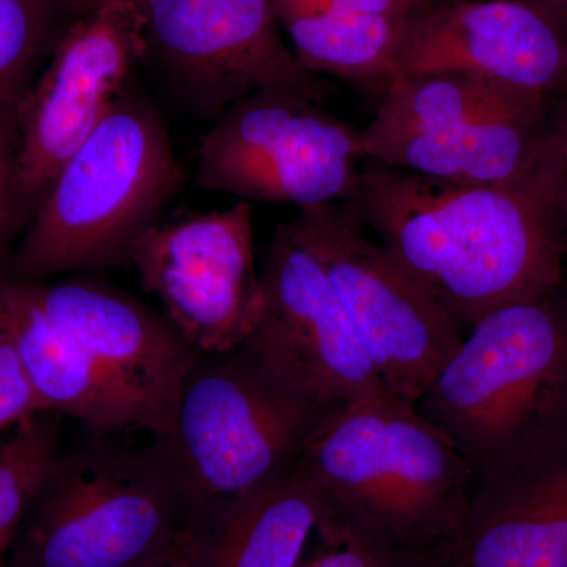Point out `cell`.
I'll list each match as a JSON object with an SVG mask.
<instances>
[{
	"label": "cell",
	"mask_w": 567,
	"mask_h": 567,
	"mask_svg": "<svg viewBox=\"0 0 567 567\" xmlns=\"http://www.w3.org/2000/svg\"><path fill=\"white\" fill-rule=\"evenodd\" d=\"M28 282L43 311L151 406L156 436L166 435L183 379L199 354L169 319L102 284Z\"/></svg>",
	"instance_id": "cell-15"
},
{
	"label": "cell",
	"mask_w": 567,
	"mask_h": 567,
	"mask_svg": "<svg viewBox=\"0 0 567 567\" xmlns=\"http://www.w3.org/2000/svg\"><path fill=\"white\" fill-rule=\"evenodd\" d=\"M548 145L555 163L558 208L567 226V112L558 121H551Z\"/></svg>",
	"instance_id": "cell-26"
},
{
	"label": "cell",
	"mask_w": 567,
	"mask_h": 567,
	"mask_svg": "<svg viewBox=\"0 0 567 567\" xmlns=\"http://www.w3.org/2000/svg\"><path fill=\"white\" fill-rule=\"evenodd\" d=\"M145 567H199V540H197L196 522L192 529L182 537L162 558Z\"/></svg>",
	"instance_id": "cell-27"
},
{
	"label": "cell",
	"mask_w": 567,
	"mask_h": 567,
	"mask_svg": "<svg viewBox=\"0 0 567 567\" xmlns=\"http://www.w3.org/2000/svg\"><path fill=\"white\" fill-rule=\"evenodd\" d=\"M416 409L456 446L475 487L567 434V282L473 324Z\"/></svg>",
	"instance_id": "cell-2"
},
{
	"label": "cell",
	"mask_w": 567,
	"mask_h": 567,
	"mask_svg": "<svg viewBox=\"0 0 567 567\" xmlns=\"http://www.w3.org/2000/svg\"><path fill=\"white\" fill-rule=\"evenodd\" d=\"M361 132L290 87H264L216 118L194 181L245 203L303 208L347 203L360 182Z\"/></svg>",
	"instance_id": "cell-8"
},
{
	"label": "cell",
	"mask_w": 567,
	"mask_h": 567,
	"mask_svg": "<svg viewBox=\"0 0 567 567\" xmlns=\"http://www.w3.org/2000/svg\"><path fill=\"white\" fill-rule=\"evenodd\" d=\"M338 406L287 385L241 347L199 353L159 439L173 446L207 507L248 494L297 465Z\"/></svg>",
	"instance_id": "cell-7"
},
{
	"label": "cell",
	"mask_w": 567,
	"mask_h": 567,
	"mask_svg": "<svg viewBox=\"0 0 567 567\" xmlns=\"http://www.w3.org/2000/svg\"><path fill=\"white\" fill-rule=\"evenodd\" d=\"M111 2H115V0H58L61 11H69L76 18L85 17ZM132 2L141 3L142 0H132Z\"/></svg>",
	"instance_id": "cell-28"
},
{
	"label": "cell",
	"mask_w": 567,
	"mask_h": 567,
	"mask_svg": "<svg viewBox=\"0 0 567 567\" xmlns=\"http://www.w3.org/2000/svg\"><path fill=\"white\" fill-rule=\"evenodd\" d=\"M297 465L322 503L319 527L415 546L457 544L475 491L456 446L395 394L339 405Z\"/></svg>",
	"instance_id": "cell-3"
},
{
	"label": "cell",
	"mask_w": 567,
	"mask_h": 567,
	"mask_svg": "<svg viewBox=\"0 0 567 567\" xmlns=\"http://www.w3.org/2000/svg\"><path fill=\"white\" fill-rule=\"evenodd\" d=\"M145 39L200 117L218 118L264 87L323 104L330 89L282 39L270 0H142Z\"/></svg>",
	"instance_id": "cell-11"
},
{
	"label": "cell",
	"mask_w": 567,
	"mask_h": 567,
	"mask_svg": "<svg viewBox=\"0 0 567 567\" xmlns=\"http://www.w3.org/2000/svg\"><path fill=\"white\" fill-rule=\"evenodd\" d=\"M567 28V0H528Z\"/></svg>",
	"instance_id": "cell-29"
},
{
	"label": "cell",
	"mask_w": 567,
	"mask_h": 567,
	"mask_svg": "<svg viewBox=\"0 0 567 567\" xmlns=\"http://www.w3.org/2000/svg\"><path fill=\"white\" fill-rule=\"evenodd\" d=\"M183 182L162 115L144 93L126 85L44 193L2 278L40 281L132 265L134 245Z\"/></svg>",
	"instance_id": "cell-5"
},
{
	"label": "cell",
	"mask_w": 567,
	"mask_h": 567,
	"mask_svg": "<svg viewBox=\"0 0 567 567\" xmlns=\"http://www.w3.org/2000/svg\"><path fill=\"white\" fill-rule=\"evenodd\" d=\"M204 507L169 442L89 443L58 453L22 525V567H145Z\"/></svg>",
	"instance_id": "cell-4"
},
{
	"label": "cell",
	"mask_w": 567,
	"mask_h": 567,
	"mask_svg": "<svg viewBox=\"0 0 567 567\" xmlns=\"http://www.w3.org/2000/svg\"><path fill=\"white\" fill-rule=\"evenodd\" d=\"M7 567H22V566L14 565V563H9V566H7Z\"/></svg>",
	"instance_id": "cell-31"
},
{
	"label": "cell",
	"mask_w": 567,
	"mask_h": 567,
	"mask_svg": "<svg viewBox=\"0 0 567 567\" xmlns=\"http://www.w3.org/2000/svg\"><path fill=\"white\" fill-rule=\"evenodd\" d=\"M58 0H0V104L14 107L25 71L50 32Z\"/></svg>",
	"instance_id": "cell-22"
},
{
	"label": "cell",
	"mask_w": 567,
	"mask_h": 567,
	"mask_svg": "<svg viewBox=\"0 0 567 567\" xmlns=\"http://www.w3.org/2000/svg\"><path fill=\"white\" fill-rule=\"evenodd\" d=\"M260 287L259 312L240 347L271 374L324 405L393 394L290 223L279 224L268 245Z\"/></svg>",
	"instance_id": "cell-10"
},
{
	"label": "cell",
	"mask_w": 567,
	"mask_h": 567,
	"mask_svg": "<svg viewBox=\"0 0 567 567\" xmlns=\"http://www.w3.org/2000/svg\"><path fill=\"white\" fill-rule=\"evenodd\" d=\"M328 9L349 11V13L372 14V17L409 20L416 11L432 7L425 0H308Z\"/></svg>",
	"instance_id": "cell-24"
},
{
	"label": "cell",
	"mask_w": 567,
	"mask_h": 567,
	"mask_svg": "<svg viewBox=\"0 0 567 567\" xmlns=\"http://www.w3.org/2000/svg\"><path fill=\"white\" fill-rule=\"evenodd\" d=\"M297 61L369 95H385L398 76L406 21L349 13L308 0H270Z\"/></svg>",
	"instance_id": "cell-19"
},
{
	"label": "cell",
	"mask_w": 567,
	"mask_h": 567,
	"mask_svg": "<svg viewBox=\"0 0 567 567\" xmlns=\"http://www.w3.org/2000/svg\"><path fill=\"white\" fill-rule=\"evenodd\" d=\"M461 73L518 91H567V28L528 0H443L406 21L398 78Z\"/></svg>",
	"instance_id": "cell-14"
},
{
	"label": "cell",
	"mask_w": 567,
	"mask_h": 567,
	"mask_svg": "<svg viewBox=\"0 0 567 567\" xmlns=\"http://www.w3.org/2000/svg\"><path fill=\"white\" fill-rule=\"evenodd\" d=\"M456 322L540 300L566 286V223L548 136L535 169L472 185L369 163L346 203Z\"/></svg>",
	"instance_id": "cell-1"
},
{
	"label": "cell",
	"mask_w": 567,
	"mask_h": 567,
	"mask_svg": "<svg viewBox=\"0 0 567 567\" xmlns=\"http://www.w3.org/2000/svg\"><path fill=\"white\" fill-rule=\"evenodd\" d=\"M323 507L298 465L204 507L196 520L199 567H298Z\"/></svg>",
	"instance_id": "cell-18"
},
{
	"label": "cell",
	"mask_w": 567,
	"mask_h": 567,
	"mask_svg": "<svg viewBox=\"0 0 567 567\" xmlns=\"http://www.w3.org/2000/svg\"><path fill=\"white\" fill-rule=\"evenodd\" d=\"M44 413L33 393L17 347L0 324V435Z\"/></svg>",
	"instance_id": "cell-23"
},
{
	"label": "cell",
	"mask_w": 567,
	"mask_h": 567,
	"mask_svg": "<svg viewBox=\"0 0 567 567\" xmlns=\"http://www.w3.org/2000/svg\"><path fill=\"white\" fill-rule=\"evenodd\" d=\"M59 415L40 413L0 442V567L9 566L22 525L59 453Z\"/></svg>",
	"instance_id": "cell-20"
},
{
	"label": "cell",
	"mask_w": 567,
	"mask_h": 567,
	"mask_svg": "<svg viewBox=\"0 0 567 567\" xmlns=\"http://www.w3.org/2000/svg\"><path fill=\"white\" fill-rule=\"evenodd\" d=\"M317 529L330 547L298 567H450L456 550V544L415 546L350 525H323Z\"/></svg>",
	"instance_id": "cell-21"
},
{
	"label": "cell",
	"mask_w": 567,
	"mask_h": 567,
	"mask_svg": "<svg viewBox=\"0 0 567 567\" xmlns=\"http://www.w3.org/2000/svg\"><path fill=\"white\" fill-rule=\"evenodd\" d=\"M554 100L470 74L398 78L361 132L363 158L443 182L520 181L546 148Z\"/></svg>",
	"instance_id": "cell-6"
},
{
	"label": "cell",
	"mask_w": 567,
	"mask_h": 567,
	"mask_svg": "<svg viewBox=\"0 0 567 567\" xmlns=\"http://www.w3.org/2000/svg\"><path fill=\"white\" fill-rule=\"evenodd\" d=\"M290 226L322 264L377 374L417 404L464 339L456 322L346 203L303 208Z\"/></svg>",
	"instance_id": "cell-9"
},
{
	"label": "cell",
	"mask_w": 567,
	"mask_h": 567,
	"mask_svg": "<svg viewBox=\"0 0 567 567\" xmlns=\"http://www.w3.org/2000/svg\"><path fill=\"white\" fill-rule=\"evenodd\" d=\"M425 2L431 3V6H435V3L443 2V0H425Z\"/></svg>",
	"instance_id": "cell-30"
},
{
	"label": "cell",
	"mask_w": 567,
	"mask_h": 567,
	"mask_svg": "<svg viewBox=\"0 0 567 567\" xmlns=\"http://www.w3.org/2000/svg\"><path fill=\"white\" fill-rule=\"evenodd\" d=\"M132 265L194 350L224 353L244 344L262 298L252 204L156 223L134 245Z\"/></svg>",
	"instance_id": "cell-12"
},
{
	"label": "cell",
	"mask_w": 567,
	"mask_h": 567,
	"mask_svg": "<svg viewBox=\"0 0 567 567\" xmlns=\"http://www.w3.org/2000/svg\"><path fill=\"white\" fill-rule=\"evenodd\" d=\"M450 567H567V434L475 487Z\"/></svg>",
	"instance_id": "cell-17"
},
{
	"label": "cell",
	"mask_w": 567,
	"mask_h": 567,
	"mask_svg": "<svg viewBox=\"0 0 567 567\" xmlns=\"http://www.w3.org/2000/svg\"><path fill=\"white\" fill-rule=\"evenodd\" d=\"M17 189V159L10 158L6 130L0 123V265L11 223V193Z\"/></svg>",
	"instance_id": "cell-25"
},
{
	"label": "cell",
	"mask_w": 567,
	"mask_h": 567,
	"mask_svg": "<svg viewBox=\"0 0 567 567\" xmlns=\"http://www.w3.org/2000/svg\"><path fill=\"white\" fill-rule=\"evenodd\" d=\"M0 324L44 413L74 417L96 435H158L151 406L43 311L31 284L0 278Z\"/></svg>",
	"instance_id": "cell-16"
},
{
	"label": "cell",
	"mask_w": 567,
	"mask_h": 567,
	"mask_svg": "<svg viewBox=\"0 0 567 567\" xmlns=\"http://www.w3.org/2000/svg\"><path fill=\"white\" fill-rule=\"evenodd\" d=\"M148 51L140 3L115 0L66 29L35 87L17 107V189L48 192L128 85Z\"/></svg>",
	"instance_id": "cell-13"
}]
</instances>
